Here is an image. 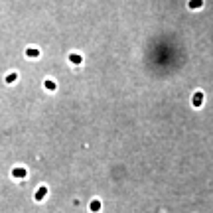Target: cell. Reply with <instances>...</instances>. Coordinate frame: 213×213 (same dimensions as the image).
Returning <instances> with one entry per match:
<instances>
[{
  "label": "cell",
  "mask_w": 213,
  "mask_h": 213,
  "mask_svg": "<svg viewBox=\"0 0 213 213\" xmlns=\"http://www.w3.org/2000/svg\"><path fill=\"white\" fill-rule=\"evenodd\" d=\"M201 99H203V93H195V97H193V105L199 107V105H201Z\"/></svg>",
  "instance_id": "cell-1"
},
{
  "label": "cell",
  "mask_w": 213,
  "mask_h": 213,
  "mask_svg": "<svg viewBox=\"0 0 213 213\" xmlns=\"http://www.w3.org/2000/svg\"><path fill=\"white\" fill-rule=\"evenodd\" d=\"M201 4H203V0H191V2H190V8H199Z\"/></svg>",
  "instance_id": "cell-2"
},
{
  "label": "cell",
  "mask_w": 213,
  "mask_h": 213,
  "mask_svg": "<svg viewBox=\"0 0 213 213\" xmlns=\"http://www.w3.org/2000/svg\"><path fill=\"white\" fill-rule=\"evenodd\" d=\"M91 209H99V201H93V203H91Z\"/></svg>",
  "instance_id": "cell-5"
},
{
  "label": "cell",
  "mask_w": 213,
  "mask_h": 213,
  "mask_svg": "<svg viewBox=\"0 0 213 213\" xmlns=\"http://www.w3.org/2000/svg\"><path fill=\"white\" fill-rule=\"evenodd\" d=\"M69 61H73V63H81V55H75V53H71V55H69Z\"/></svg>",
  "instance_id": "cell-3"
},
{
  "label": "cell",
  "mask_w": 213,
  "mask_h": 213,
  "mask_svg": "<svg viewBox=\"0 0 213 213\" xmlns=\"http://www.w3.org/2000/svg\"><path fill=\"white\" fill-rule=\"evenodd\" d=\"M16 79H18V75H16V73H10V75L6 77V81H8V83H14Z\"/></svg>",
  "instance_id": "cell-4"
}]
</instances>
